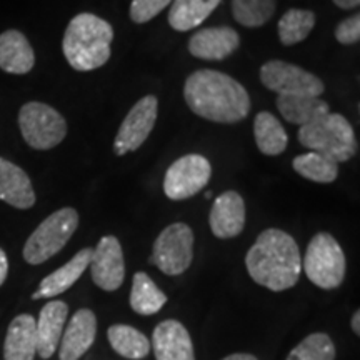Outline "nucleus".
I'll return each mask as SVG.
<instances>
[{"mask_svg": "<svg viewBox=\"0 0 360 360\" xmlns=\"http://www.w3.org/2000/svg\"><path fill=\"white\" fill-rule=\"evenodd\" d=\"M184 97L193 114L219 124H236L250 112V97L231 75L217 70H197L184 85Z\"/></svg>", "mask_w": 360, "mask_h": 360, "instance_id": "obj_1", "label": "nucleus"}, {"mask_svg": "<svg viewBox=\"0 0 360 360\" xmlns=\"http://www.w3.org/2000/svg\"><path fill=\"white\" fill-rule=\"evenodd\" d=\"M250 277L259 285L274 292L294 287L300 277L302 260L297 242L278 229H267L245 255Z\"/></svg>", "mask_w": 360, "mask_h": 360, "instance_id": "obj_2", "label": "nucleus"}, {"mask_svg": "<svg viewBox=\"0 0 360 360\" xmlns=\"http://www.w3.org/2000/svg\"><path fill=\"white\" fill-rule=\"evenodd\" d=\"M114 29L94 13H79L67 25L62 51L74 70L90 72L105 65L110 58Z\"/></svg>", "mask_w": 360, "mask_h": 360, "instance_id": "obj_3", "label": "nucleus"}, {"mask_svg": "<svg viewBox=\"0 0 360 360\" xmlns=\"http://www.w3.org/2000/svg\"><path fill=\"white\" fill-rule=\"evenodd\" d=\"M299 142L310 152H317L337 164L347 162L357 154L354 127L340 114L321 115L299 129Z\"/></svg>", "mask_w": 360, "mask_h": 360, "instance_id": "obj_4", "label": "nucleus"}, {"mask_svg": "<svg viewBox=\"0 0 360 360\" xmlns=\"http://www.w3.org/2000/svg\"><path fill=\"white\" fill-rule=\"evenodd\" d=\"M79 214L72 207H64L49 215L42 224L27 238L24 245V259L30 265L47 262L57 252L64 249L74 232L77 231Z\"/></svg>", "mask_w": 360, "mask_h": 360, "instance_id": "obj_5", "label": "nucleus"}, {"mask_svg": "<svg viewBox=\"0 0 360 360\" xmlns=\"http://www.w3.org/2000/svg\"><path fill=\"white\" fill-rule=\"evenodd\" d=\"M302 267L309 281L321 289H335L345 277V255L330 233H317L307 247Z\"/></svg>", "mask_w": 360, "mask_h": 360, "instance_id": "obj_6", "label": "nucleus"}, {"mask_svg": "<svg viewBox=\"0 0 360 360\" xmlns=\"http://www.w3.org/2000/svg\"><path fill=\"white\" fill-rule=\"evenodd\" d=\"M19 127L24 141L35 150L57 147L67 135V122L53 107L42 102H27L19 112Z\"/></svg>", "mask_w": 360, "mask_h": 360, "instance_id": "obj_7", "label": "nucleus"}, {"mask_svg": "<svg viewBox=\"0 0 360 360\" xmlns=\"http://www.w3.org/2000/svg\"><path fill=\"white\" fill-rule=\"evenodd\" d=\"M193 259V232L187 224L177 222L165 227L157 237L150 262L165 276H180L191 267Z\"/></svg>", "mask_w": 360, "mask_h": 360, "instance_id": "obj_8", "label": "nucleus"}, {"mask_svg": "<svg viewBox=\"0 0 360 360\" xmlns=\"http://www.w3.org/2000/svg\"><path fill=\"white\" fill-rule=\"evenodd\" d=\"M260 80L278 96H322L326 85L317 75L283 60H269L260 67Z\"/></svg>", "mask_w": 360, "mask_h": 360, "instance_id": "obj_9", "label": "nucleus"}, {"mask_svg": "<svg viewBox=\"0 0 360 360\" xmlns=\"http://www.w3.org/2000/svg\"><path fill=\"white\" fill-rule=\"evenodd\" d=\"M210 175H212V167L204 155L188 154L180 157L165 172V195L170 200L191 199L209 184Z\"/></svg>", "mask_w": 360, "mask_h": 360, "instance_id": "obj_10", "label": "nucleus"}, {"mask_svg": "<svg viewBox=\"0 0 360 360\" xmlns=\"http://www.w3.org/2000/svg\"><path fill=\"white\" fill-rule=\"evenodd\" d=\"M159 102L154 96H147L139 101L125 115L114 142L115 155H125L137 150L150 135L157 120Z\"/></svg>", "mask_w": 360, "mask_h": 360, "instance_id": "obj_11", "label": "nucleus"}, {"mask_svg": "<svg viewBox=\"0 0 360 360\" xmlns=\"http://www.w3.org/2000/svg\"><path fill=\"white\" fill-rule=\"evenodd\" d=\"M90 274L92 281L102 290L114 292L124 283L125 264L120 242L114 236L102 237L90 259Z\"/></svg>", "mask_w": 360, "mask_h": 360, "instance_id": "obj_12", "label": "nucleus"}, {"mask_svg": "<svg viewBox=\"0 0 360 360\" xmlns=\"http://www.w3.org/2000/svg\"><path fill=\"white\" fill-rule=\"evenodd\" d=\"M240 45L232 27H209L199 30L188 40V52L202 60H224Z\"/></svg>", "mask_w": 360, "mask_h": 360, "instance_id": "obj_13", "label": "nucleus"}, {"mask_svg": "<svg viewBox=\"0 0 360 360\" xmlns=\"http://www.w3.org/2000/svg\"><path fill=\"white\" fill-rule=\"evenodd\" d=\"M210 229L217 238H232L245 227V202L240 193L227 191L219 195L210 210Z\"/></svg>", "mask_w": 360, "mask_h": 360, "instance_id": "obj_14", "label": "nucleus"}, {"mask_svg": "<svg viewBox=\"0 0 360 360\" xmlns=\"http://www.w3.org/2000/svg\"><path fill=\"white\" fill-rule=\"evenodd\" d=\"M97 334L96 314L89 309H80L70 319L60 339V360H79L94 344Z\"/></svg>", "mask_w": 360, "mask_h": 360, "instance_id": "obj_15", "label": "nucleus"}, {"mask_svg": "<svg viewBox=\"0 0 360 360\" xmlns=\"http://www.w3.org/2000/svg\"><path fill=\"white\" fill-rule=\"evenodd\" d=\"M152 345L157 360H195L187 328L179 321H164L155 327Z\"/></svg>", "mask_w": 360, "mask_h": 360, "instance_id": "obj_16", "label": "nucleus"}, {"mask_svg": "<svg viewBox=\"0 0 360 360\" xmlns=\"http://www.w3.org/2000/svg\"><path fill=\"white\" fill-rule=\"evenodd\" d=\"M67 315H69V305L62 300H52L40 310L39 319L35 321V332H37V354L42 359H51L56 354L57 345L60 344L64 334Z\"/></svg>", "mask_w": 360, "mask_h": 360, "instance_id": "obj_17", "label": "nucleus"}, {"mask_svg": "<svg viewBox=\"0 0 360 360\" xmlns=\"http://www.w3.org/2000/svg\"><path fill=\"white\" fill-rule=\"evenodd\" d=\"M0 200L22 210L35 204V192L29 175L4 157H0Z\"/></svg>", "mask_w": 360, "mask_h": 360, "instance_id": "obj_18", "label": "nucleus"}, {"mask_svg": "<svg viewBox=\"0 0 360 360\" xmlns=\"http://www.w3.org/2000/svg\"><path fill=\"white\" fill-rule=\"evenodd\" d=\"M94 249H82L72 257L65 265L52 272L40 282L39 289L32 294L34 300L39 299H51V297L64 294L69 290L75 282L82 277V274L87 270L90 265V259H92Z\"/></svg>", "mask_w": 360, "mask_h": 360, "instance_id": "obj_19", "label": "nucleus"}, {"mask_svg": "<svg viewBox=\"0 0 360 360\" xmlns=\"http://www.w3.org/2000/svg\"><path fill=\"white\" fill-rule=\"evenodd\" d=\"M35 65L32 45L19 30H6L0 34V69L7 74H29Z\"/></svg>", "mask_w": 360, "mask_h": 360, "instance_id": "obj_20", "label": "nucleus"}, {"mask_svg": "<svg viewBox=\"0 0 360 360\" xmlns=\"http://www.w3.org/2000/svg\"><path fill=\"white\" fill-rule=\"evenodd\" d=\"M37 354V332L35 319L29 314H20L8 326L4 359L6 360H34Z\"/></svg>", "mask_w": 360, "mask_h": 360, "instance_id": "obj_21", "label": "nucleus"}, {"mask_svg": "<svg viewBox=\"0 0 360 360\" xmlns=\"http://www.w3.org/2000/svg\"><path fill=\"white\" fill-rule=\"evenodd\" d=\"M276 103L287 122L297 124L300 127L330 112L326 101L310 96H278Z\"/></svg>", "mask_w": 360, "mask_h": 360, "instance_id": "obj_22", "label": "nucleus"}, {"mask_svg": "<svg viewBox=\"0 0 360 360\" xmlns=\"http://www.w3.org/2000/svg\"><path fill=\"white\" fill-rule=\"evenodd\" d=\"M222 0H174L169 24L174 30L187 32L195 29L220 6Z\"/></svg>", "mask_w": 360, "mask_h": 360, "instance_id": "obj_23", "label": "nucleus"}, {"mask_svg": "<svg viewBox=\"0 0 360 360\" xmlns=\"http://www.w3.org/2000/svg\"><path fill=\"white\" fill-rule=\"evenodd\" d=\"M254 135L257 148L264 155H281L289 143L282 124L270 112H260L255 117Z\"/></svg>", "mask_w": 360, "mask_h": 360, "instance_id": "obj_24", "label": "nucleus"}, {"mask_svg": "<svg viewBox=\"0 0 360 360\" xmlns=\"http://www.w3.org/2000/svg\"><path fill=\"white\" fill-rule=\"evenodd\" d=\"M167 302V295L155 285L146 272L134 276L132 292H130V307L141 315H154Z\"/></svg>", "mask_w": 360, "mask_h": 360, "instance_id": "obj_25", "label": "nucleus"}, {"mask_svg": "<svg viewBox=\"0 0 360 360\" xmlns=\"http://www.w3.org/2000/svg\"><path fill=\"white\" fill-rule=\"evenodd\" d=\"M107 335H109L112 349L125 359L141 360L146 359L150 352V342L147 337L130 326L117 323L109 328Z\"/></svg>", "mask_w": 360, "mask_h": 360, "instance_id": "obj_26", "label": "nucleus"}, {"mask_svg": "<svg viewBox=\"0 0 360 360\" xmlns=\"http://www.w3.org/2000/svg\"><path fill=\"white\" fill-rule=\"evenodd\" d=\"M292 165L300 177L317 184H330L339 175V164L317 152L297 155Z\"/></svg>", "mask_w": 360, "mask_h": 360, "instance_id": "obj_27", "label": "nucleus"}, {"mask_svg": "<svg viewBox=\"0 0 360 360\" xmlns=\"http://www.w3.org/2000/svg\"><path fill=\"white\" fill-rule=\"evenodd\" d=\"M315 25V13L302 8H290L278 20V39L283 45H295L305 40Z\"/></svg>", "mask_w": 360, "mask_h": 360, "instance_id": "obj_28", "label": "nucleus"}, {"mask_svg": "<svg viewBox=\"0 0 360 360\" xmlns=\"http://www.w3.org/2000/svg\"><path fill=\"white\" fill-rule=\"evenodd\" d=\"M277 0H232V15L244 27H262L274 17Z\"/></svg>", "mask_w": 360, "mask_h": 360, "instance_id": "obj_29", "label": "nucleus"}, {"mask_svg": "<svg viewBox=\"0 0 360 360\" xmlns=\"http://www.w3.org/2000/svg\"><path fill=\"white\" fill-rule=\"evenodd\" d=\"M335 345L327 334H312L300 342L287 360H334Z\"/></svg>", "mask_w": 360, "mask_h": 360, "instance_id": "obj_30", "label": "nucleus"}, {"mask_svg": "<svg viewBox=\"0 0 360 360\" xmlns=\"http://www.w3.org/2000/svg\"><path fill=\"white\" fill-rule=\"evenodd\" d=\"M172 0H132L130 4V19L135 24H147L155 15L167 8Z\"/></svg>", "mask_w": 360, "mask_h": 360, "instance_id": "obj_31", "label": "nucleus"}, {"mask_svg": "<svg viewBox=\"0 0 360 360\" xmlns=\"http://www.w3.org/2000/svg\"><path fill=\"white\" fill-rule=\"evenodd\" d=\"M335 39L337 42L344 45H354L360 40V15L349 17V19L342 20L339 25L335 27Z\"/></svg>", "mask_w": 360, "mask_h": 360, "instance_id": "obj_32", "label": "nucleus"}, {"mask_svg": "<svg viewBox=\"0 0 360 360\" xmlns=\"http://www.w3.org/2000/svg\"><path fill=\"white\" fill-rule=\"evenodd\" d=\"M7 274H8V260H7L6 252L0 249V285L6 282Z\"/></svg>", "mask_w": 360, "mask_h": 360, "instance_id": "obj_33", "label": "nucleus"}, {"mask_svg": "<svg viewBox=\"0 0 360 360\" xmlns=\"http://www.w3.org/2000/svg\"><path fill=\"white\" fill-rule=\"evenodd\" d=\"M332 2H334L337 7L349 11V8H357L359 4H360V0H332Z\"/></svg>", "mask_w": 360, "mask_h": 360, "instance_id": "obj_34", "label": "nucleus"}, {"mask_svg": "<svg viewBox=\"0 0 360 360\" xmlns=\"http://www.w3.org/2000/svg\"><path fill=\"white\" fill-rule=\"evenodd\" d=\"M224 360H257V359L250 354H232L229 355V357H225Z\"/></svg>", "mask_w": 360, "mask_h": 360, "instance_id": "obj_35", "label": "nucleus"}, {"mask_svg": "<svg viewBox=\"0 0 360 360\" xmlns=\"http://www.w3.org/2000/svg\"><path fill=\"white\" fill-rule=\"evenodd\" d=\"M352 328H354V332L355 334H360V312L357 310V312L354 314V317H352Z\"/></svg>", "mask_w": 360, "mask_h": 360, "instance_id": "obj_36", "label": "nucleus"}, {"mask_svg": "<svg viewBox=\"0 0 360 360\" xmlns=\"http://www.w3.org/2000/svg\"><path fill=\"white\" fill-rule=\"evenodd\" d=\"M212 195H214L212 192H207V193H205V199H212Z\"/></svg>", "mask_w": 360, "mask_h": 360, "instance_id": "obj_37", "label": "nucleus"}]
</instances>
